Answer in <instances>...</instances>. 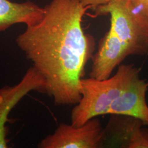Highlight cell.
<instances>
[{
	"label": "cell",
	"mask_w": 148,
	"mask_h": 148,
	"mask_svg": "<svg viewBox=\"0 0 148 148\" xmlns=\"http://www.w3.org/2000/svg\"><path fill=\"white\" fill-rule=\"evenodd\" d=\"M88 8L80 0H52L44 7L41 20L16 39L45 79V93L56 106L76 104L82 96L81 79L95 48L82 27Z\"/></svg>",
	"instance_id": "cell-1"
},
{
	"label": "cell",
	"mask_w": 148,
	"mask_h": 148,
	"mask_svg": "<svg viewBox=\"0 0 148 148\" xmlns=\"http://www.w3.org/2000/svg\"><path fill=\"white\" fill-rule=\"evenodd\" d=\"M148 81L135 74L124 90L111 104L107 115H122L140 120L148 125V105L146 95Z\"/></svg>",
	"instance_id": "cell-7"
},
{
	"label": "cell",
	"mask_w": 148,
	"mask_h": 148,
	"mask_svg": "<svg viewBox=\"0 0 148 148\" xmlns=\"http://www.w3.org/2000/svg\"><path fill=\"white\" fill-rule=\"evenodd\" d=\"M104 131L97 117L76 126L62 123L53 134L44 138L39 148H99L104 147Z\"/></svg>",
	"instance_id": "cell-4"
},
{
	"label": "cell",
	"mask_w": 148,
	"mask_h": 148,
	"mask_svg": "<svg viewBox=\"0 0 148 148\" xmlns=\"http://www.w3.org/2000/svg\"><path fill=\"white\" fill-rule=\"evenodd\" d=\"M44 12V8L30 1L16 3L0 0V32L16 24H24L27 27L35 25L41 20Z\"/></svg>",
	"instance_id": "cell-9"
},
{
	"label": "cell",
	"mask_w": 148,
	"mask_h": 148,
	"mask_svg": "<svg viewBox=\"0 0 148 148\" xmlns=\"http://www.w3.org/2000/svg\"><path fill=\"white\" fill-rule=\"evenodd\" d=\"M104 131V147L148 148V130L140 120L122 115H110Z\"/></svg>",
	"instance_id": "cell-6"
},
{
	"label": "cell",
	"mask_w": 148,
	"mask_h": 148,
	"mask_svg": "<svg viewBox=\"0 0 148 148\" xmlns=\"http://www.w3.org/2000/svg\"><path fill=\"white\" fill-rule=\"evenodd\" d=\"M112 0H80L82 3L88 8H94L99 5H103Z\"/></svg>",
	"instance_id": "cell-11"
},
{
	"label": "cell",
	"mask_w": 148,
	"mask_h": 148,
	"mask_svg": "<svg viewBox=\"0 0 148 148\" xmlns=\"http://www.w3.org/2000/svg\"><path fill=\"white\" fill-rule=\"evenodd\" d=\"M129 56L127 49L109 30L101 40L98 52L92 58L90 77L101 80L109 79L115 68Z\"/></svg>",
	"instance_id": "cell-8"
},
{
	"label": "cell",
	"mask_w": 148,
	"mask_h": 148,
	"mask_svg": "<svg viewBox=\"0 0 148 148\" xmlns=\"http://www.w3.org/2000/svg\"><path fill=\"white\" fill-rule=\"evenodd\" d=\"M95 9L97 15L110 16V30L130 56L148 54V22L134 8L130 0H112Z\"/></svg>",
	"instance_id": "cell-3"
},
{
	"label": "cell",
	"mask_w": 148,
	"mask_h": 148,
	"mask_svg": "<svg viewBox=\"0 0 148 148\" xmlns=\"http://www.w3.org/2000/svg\"><path fill=\"white\" fill-rule=\"evenodd\" d=\"M45 79L32 66L17 84L0 87V148L9 147L6 123L12 110L32 91L45 93Z\"/></svg>",
	"instance_id": "cell-5"
},
{
	"label": "cell",
	"mask_w": 148,
	"mask_h": 148,
	"mask_svg": "<svg viewBox=\"0 0 148 148\" xmlns=\"http://www.w3.org/2000/svg\"><path fill=\"white\" fill-rule=\"evenodd\" d=\"M138 72L133 64H122L108 79H81L82 96L71 111V124L79 126L92 118L107 115L112 102Z\"/></svg>",
	"instance_id": "cell-2"
},
{
	"label": "cell",
	"mask_w": 148,
	"mask_h": 148,
	"mask_svg": "<svg viewBox=\"0 0 148 148\" xmlns=\"http://www.w3.org/2000/svg\"><path fill=\"white\" fill-rule=\"evenodd\" d=\"M134 8L148 22V0H130Z\"/></svg>",
	"instance_id": "cell-10"
}]
</instances>
